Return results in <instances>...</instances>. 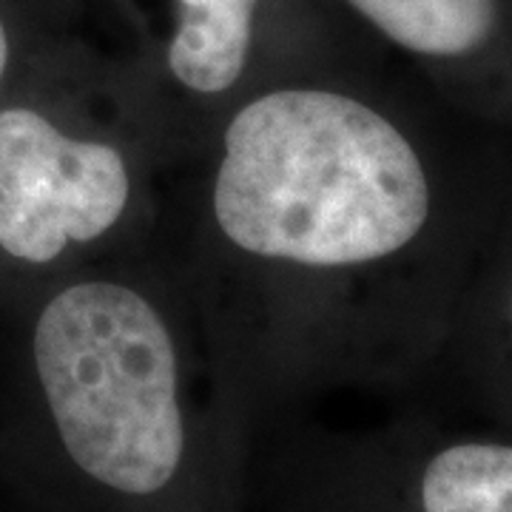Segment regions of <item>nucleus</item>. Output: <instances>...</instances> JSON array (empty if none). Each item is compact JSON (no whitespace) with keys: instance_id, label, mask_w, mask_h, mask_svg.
<instances>
[{"instance_id":"1","label":"nucleus","mask_w":512,"mask_h":512,"mask_svg":"<svg viewBox=\"0 0 512 512\" xmlns=\"http://www.w3.org/2000/svg\"><path fill=\"white\" fill-rule=\"evenodd\" d=\"M214 214L237 248L339 268L402 251L430 214L416 148L365 103L285 89L225 131Z\"/></svg>"},{"instance_id":"2","label":"nucleus","mask_w":512,"mask_h":512,"mask_svg":"<svg viewBox=\"0 0 512 512\" xmlns=\"http://www.w3.org/2000/svg\"><path fill=\"white\" fill-rule=\"evenodd\" d=\"M35 365L74 464L126 495L163 490L183 461L177 356L160 313L114 282L72 285L43 308Z\"/></svg>"},{"instance_id":"3","label":"nucleus","mask_w":512,"mask_h":512,"mask_svg":"<svg viewBox=\"0 0 512 512\" xmlns=\"http://www.w3.org/2000/svg\"><path fill=\"white\" fill-rule=\"evenodd\" d=\"M128 202L123 157L72 140L32 109L0 111V248L52 262L69 242L106 234Z\"/></svg>"},{"instance_id":"4","label":"nucleus","mask_w":512,"mask_h":512,"mask_svg":"<svg viewBox=\"0 0 512 512\" xmlns=\"http://www.w3.org/2000/svg\"><path fill=\"white\" fill-rule=\"evenodd\" d=\"M180 23L168 66L191 92L217 94L245 69L259 0H177Z\"/></svg>"},{"instance_id":"5","label":"nucleus","mask_w":512,"mask_h":512,"mask_svg":"<svg viewBox=\"0 0 512 512\" xmlns=\"http://www.w3.org/2000/svg\"><path fill=\"white\" fill-rule=\"evenodd\" d=\"M384 37L413 55L461 57L498 26V0H348Z\"/></svg>"},{"instance_id":"6","label":"nucleus","mask_w":512,"mask_h":512,"mask_svg":"<svg viewBox=\"0 0 512 512\" xmlns=\"http://www.w3.org/2000/svg\"><path fill=\"white\" fill-rule=\"evenodd\" d=\"M424 512H512L510 444H456L421 478Z\"/></svg>"},{"instance_id":"7","label":"nucleus","mask_w":512,"mask_h":512,"mask_svg":"<svg viewBox=\"0 0 512 512\" xmlns=\"http://www.w3.org/2000/svg\"><path fill=\"white\" fill-rule=\"evenodd\" d=\"M6 63H9V40H6V29L0 23V80H3V72H6Z\"/></svg>"}]
</instances>
